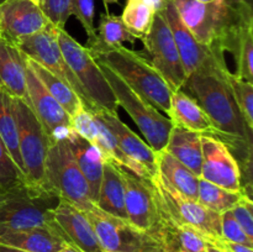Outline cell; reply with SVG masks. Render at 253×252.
I'll use <instances>...</instances> for the list:
<instances>
[{
  "label": "cell",
  "mask_w": 253,
  "mask_h": 252,
  "mask_svg": "<svg viewBox=\"0 0 253 252\" xmlns=\"http://www.w3.org/2000/svg\"><path fill=\"white\" fill-rule=\"evenodd\" d=\"M229 71L225 67H212L194 72L184 86L200 104L219 132V140L230 150H235L237 162L250 168L252 155V130L240 113L225 79Z\"/></svg>",
  "instance_id": "6da1fadb"
},
{
  "label": "cell",
  "mask_w": 253,
  "mask_h": 252,
  "mask_svg": "<svg viewBox=\"0 0 253 252\" xmlns=\"http://www.w3.org/2000/svg\"><path fill=\"white\" fill-rule=\"evenodd\" d=\"M93 57L113 69L131 89L157 110L169 115L173 90L142 52L121 46Z\"/></svg>",
  "instance_id": "7a4b0ae2"
},
{
  "label": "cell",
  "mask_w": 253,
  "mask_h": 252,
  "mask_svg": "<svg viewBox=\"0 0 253 252\" xmlns=\"http://www.w3.org/2000/svg\"><path fill=\"white\" fill-rule=\"evenodd\" d=\"M43 188L82 211H89L95 207L90 199L88 183L67 140L51 142L44 162Z\"/></svg>",
  "instance_id": "3957f363"
},
{
  "label": "cell",
  "mask_w": 253,
  "mask_h": 252,
  "mask_svg": "<svg viewBox=\"0 0 253 252\" xmlns=\"http://www.w3.org/2000/svg\"><path fill=\"white\" fill-rule=\"evenodd\" d=\"M58 43L67 64L76 76L88 100L89 111L106 110L118 113V100L90 52L76 41L66 29H58Z\"/></svg>",
  "instance_id": "277c9868"
},
{
  "label": "cell",
  "mask_w": 253,
  "mask_h": 252,
  "mask_svg": "<svg viewBox=\"0 0 253 252\" xmlns=\"http://www.w3.org/2000/svg\"><path fill=\"white\" fill-rule=\"evenodd\" d=\"M59 198L30 185L17 188L0 203V234L54 225L53 209Z\"/></svg>",
  "instance_id": "5b68a950"
},
{
  "label": "cell",
  "mask_w": 253,
  "mask_h": 252,
  "mask_svg": "<svg viewBox=\"0 0 253 252\" xmlns=\"http://www.w3.org/2000/svg\"><path fill=\"white\" fill-rule=\"evenodd\" d=\"M96 62L118 100L119 106H123L125 111H127L133 123L140 128L142 136H145L148 146L156 152L162 151L167 145L173 127L169 118L162 115L155 106L138 95L105 63L100 61Z\"/></svg>",
  "instance_id": "8992f818"
},
{
  "label": "cell",
  "mask_w": 253,
  "mask_h": 252,
  "mask_svg": "<svg viewBox=\"0 0 253 252\" xmlns=\"http://www.w3.org/2000/svg\"><path fill=\"white\" fill-rule=\"evenodd\" d=\"M158 211L179 226H187L199 232L208 244L221 239V216L208 209L198 200L189 199L168 188L157 175L151 177Z\"/></svg>",
  "instance_id": "52a82bcc"
},
{
  "label": "cell",
  "mask_w": 253,
  "mask_h": 252,
  "mask_svg": "<svg viewBox=\"0 0 253 252\" xmlns=\"http://www.w3.org/2000/svg\"><path fill=\"white\" fill-rule=\"evenodd\" d=\"M229 11L217 36L216 49L230 52L236 62V74L247 82L253 79V14L249 0H227Z\"/></svg>",
  "instance_id": "ba28073f"
},
{
  "label": "cell",
  "mask_w": 253,
  "mask_h": 252,
  "mask_svg": "<svg viewBox=\"0 0 253 252\" xmlns=\"http://www.w3.org/2000/svg\"><path fill=\"white\" fill-rule=\"evenodd\" d=\"M14 110L25 179L30 187L44 189V162L51 140L29 104L14 98Z\"/></svg>",
  "instance_id": "9c48e42d"
},
{
  "label": "cell",
  "mask_w": 253,
  "mask_h": 252,
  "mask_svg": "<svg viewBox=\"0 0 253 252\" xmlns=\"http://www.w3.org/2000/svg\"><path fill=\"white\" fill-rule=\"evenodd\" d=\"M85 212L103 252H162L160 242L127 220L114 216L99 208Z\"/></svg>",
  "instance_id": "30bf717a"
},
{
  "label": "cell",
  "mask_w": 253,
  "mask_h": 252,
  "mask_svg": "<svg viewBox=\"0 0 253 252\" xmlns=\"http://www.w3.org/2000/svg\"><path fill=\"white\" fill-rule=\"evenodd\" d=\"M150 63L165 78L173 91L180 90L187 82L179 52L163 11L153 17L150 32L142 40Z\"/></svg>",
  "instance_id": "8fae6325"
},
{
  "label": "cell",
  "mask_w": 253,
  "mask_h": 252,
  "mask_svg": "<svg viewBox=\"0 0 253 252\" xmlns=\"http://www.w3.org/2000/svg\"><path fill=\"white\" fill-rule=\"evenodd\" d=\"M16 46L25 56L31 58L36 63L41 64L43 68L62 79L67 85L71 86L83 101L84 108L89 110L88 100H86L76 76L67 64L61 47H59L58 27L49 22L41 31L20 40Z\"/></svg>",
  "instance_id": "7c38bea8"
},
{
  "label": "cell",
  "mask_w": 253,
  "mask_h": 252,
  "mask_svg": "<svg viewBox=\"0 0 253 252\" xmlns=\"http://www.w3.org/2000/svg\"><path fill=\"white\" fill-rule=\"evenodd\" d=\"M172 2L193 36L208 48L222 54L217 52L216 41L227 16V0L214 4H203L197 0H172Z\"/></svg>",
  "instance_id": "4fadbf2b"
},
{
  "label": "cell",
  "mask_w": 253,
  "mask_h": 252,
  "mask_svg": "<svg viewBox=\"0 0 253 252\" xmlns=\"http://www.w3.org/2000/svg\"><path fill=\"white\" fill-rule=\"evenodd\" d=\"M166 20H167L169 29L172 31L175 46L179 52L180 61L184 68L185 76L188 77L194 72L200 69L212 68V67H225V57L222 54L216 53L212 49L208 48L203 43H200L192 32L185 27L178 15L177 9L172 0H168L167 5L163 9Z\"/></svg>",
  "instance_id": "5bb4252c"
},
{
  "label": "cell",
  "mask_w": 253,
  "mask_h": 252,
  "mask_svg": "<svg viewBox=\"0 0 253 252\" xmlns=\"http://www.w3.org/2000/svg\"><path fill=\"white\" fill-rule=\"evenodd\" d=\"M120 169L125 182V210L127 221L153 236L160 222V211L152 182L148 178L133 174L124 167H120Z\"/></svg>",
  "instance_id": "9a60e30c"
},
{
  "label": "cell",
  "mask_w": 253,
  "mask_h": 252,
  "mask_svg": "<svg viewBox=\"0 0 253 252\" xmlns=\"http://www.w3.org/2000/svg\"><path fill=\"white\" fill-rule=\"evenodd\" d=\"M200 177L231 192H242L241 168L229 147L220 140L202 135Z\"/></svg>",
  "instance_id": "2e32d148"
},
{
  "label": "cell",
  "mask_w": 253,
  "mask_h": 252,
  "mask_svg": "<svg viewBox=\"0 0 253 252\" xmlns=\"http://www.w3.org/2000/svg\"><path fill=\"white\" fill-rule=\"evenodd\" d=\"M26 88L30 106L43 126L49 140H67L71 132V116L47 91L26 62Z\"/></svg>",
  "instance_id": "e0dca14e"
},
{
  "label": "cell",
  "mask_w": 253,
  "mask_h": 252,
  "mask_svg": "<svg viewBox=\"0 0 253 252\" xmlns=\"http://www.w3.org/2000/svg\"><path fill=\"white\" fill-rule=\"evenodd\" d=\"M48 24L40 5L30 0H5L0 4L1 36L12 43L41 31Z\"/></svg>",
  "instance_id": "ac0fdd59"
},
{
  "label": "cell",
  "mask_w": 253,
  "mask_h": 252,
  "mask_svg": "<svg viewBox=\"0 0 253 252\" xmlns=\"http://www.w3.org/2000/svg\"><path fill=\"white\" fill-rule=\"evenodd\" d=\"M53 219L69 245L83 252H103L85 212L59 199L53 209Z\"/></svg>",
  "instance_id": "d6986e66"
},
{
  "label": "cell",
  "mask_w": 253,
  "mask_h": 252,
  "mask_svg": "<svg viewBox=\"0 0 253 252\" xmlns=\"http://www.w3.org/2000/svg\"><path fill=\"white\" fill-rule=\"evenodd\" d=\"M114 135L121 151L135 163L145 168L151 175L156 169V151L148 146L136 132H133L125 123L120 120L118 113L106 110L94 111Z\"/></svg>",
  "instance_id": "ffe728a7"
},
{
  "label": "cell",
  "mask_w": 253,
  "mask_h": 252,
  "mask_svg": "<svg viewBox=\"0 0 253 252\" xmlns=\"http://www.w3.org/2000/svg\"><path fill=\"white\" fill-rule=\"evenodd\" d=\"M0 90L30 105L26 88V56L12 42L0 37Z\"/></svg>",
  "instance_id": "44dd1931"
},
{
  "label": "cell",
  "mask_w": 253,
  "mask_h": 252,
  "mask_svg": "<svg viewBox=\"0 0 253 252\" xmlns=\"http://www.w3.org/2000/svg\"><path fill=\"white\" fill-rule=\"evenodd\" d=\"M173 126L187 128L200 135L219 140V132L200 104L193 96L180 90L173 91L170 98V111L168 115Z\"/></svg>",
  "instance_id": "7402d4cb"
},
{
  "label": "cell",
  "mask_w": 253,
  "mask_h": 252,
  "mask_svg": "<svg viewBox=\"0 0 253 252\" xmlns=\"http://www.w3.org/2000/svg\"><path fill=\"white\" fill-rule=\"evenodd\" d=\"M0 244L30 252H58L69 245L56 221L52 226L2 232L0 234Z\"/></svg>",
  "instance_id": "603a6c76"
},
{
  "label": "cell",
  "mask_w": 253,
  "mask_h": 252,
  "mask_svg": "<svg viewBox=\"0 0 253 252\" xmlns=\"http://www.w3.org/2000/svg\"><path fill=\"white\" fill-rule=\"evenodd\" d=\"M67 141H68L69 147H71L79 169L83 173L84 178L88 183L90 199L95 205L101 178H103L105 158L95 145L82 138L73 130H71L69 132Z\"/></svg>",
  "instance_id": "cb8c5ba5"
},
{
  "label": "cell",
  "mask_w": 253,
  "mask_h": 252,
  "mask_svg": "<svg viewBox=\"0 0 253 252\" xmlns=\"http://www.w3.org/2000/svg\"><path fill=\"white\" fill-rule=\"evenodd\" d=\"M155 174L174 192L189 199L198 200L199 177L166 150L156 152Z\"/></svg>",
  "instance_id": "d4e9b609"
},
{
  "label": "cell",
  "mask_w": 253,
  "mask_h": 252,
  "mask_svg": "<svg viewBox=\"0 0 253 252\" xmlns=\"http://www.w3.org/2000/svg\"><path fill=\"white\" fill-rule=\"evenodd\" d=\"M153 236L160 242L162 252H207L208 242L199 232L179 226L161 214Z\"/></svg>",
  "instance_id": "484cf974"
},
{
  "label": "cell",
  "mask_w": 253,
  "mask_h": 252,
  "mask_svg": "<svg viewBox=\"0 0 253 252\" xmlns=\"http://www.w3.org/2000/svg\"><path fill=\"white\" fill-rule=\"evenodd\" d=\"M138 40L140 39L125 26L120 16L106 12L100 15L98 29H95V35L93 39L88 40L84 47L90 52L91 56H94L110 49L119 48L125 42L135 44Z\"/></svg>",
  "instance_id": "4316f807"
},
{
  "label": "cell",
  "mask_w": 253,
  "mask_h": 252,
  "mask_svg": "<svg viewBox=\"0 0 253 252\" xmlns=\"http://www.w3.org/2000/svg\"><path fill=\"white\" fill-rule=\"evenodd\" d=\"M95 207L114 216L127 220L125 210V182L120 166L105 161Z\"/></svg>",
  "instance_id": "83f0119b"
},
{
  "label": "cell",
  "mask_w": 253,
  "mask_h": 252,
  "mask_svg": "<svg viewBox=\"0 0 253 252\" xmlns=\"http://www.w3.org/2000/svg\"><path fill=\"white\" fill-rule=\"evenodd\" d=\"M163 150L200 177L203 165L202 135L187 128L173 126Z\"/></svg>",
  "instance_id": "f1b7e54d"
},
{
  "label": "cell",
  "mask_w": 253,
  "mask_h": 252,
  "mask_svg": "<svg viewBox=\"0 0 253 252\" xmlns=\"http://www.w3.org/2000/svg\"><path fill=\"white\" fill-rule=\"evenodd\" d=\"M26 62L30 66V68L34 71L35 74H36L37 78L40 79V82H41V83L43 84L44 88L47 89V91L56 99L57 103L67 111V114H68L69 116L74 115L77 111H79L82 108H84L83 101H82L81 98L77 95L76 91H74L71 86L67 85L62 79H59L58 77L52 74L51 72H48L46 68H43L41 64L36 63V62L32 61V59L29 58L27 56Z\"/></svg>",
  "instance_id": "f546056e"
},
{
  "label": "cell",
  "mask_w": 253,
  "mask_h": 252,
  "mask_svg": "<svg viewBox=\"0 0 253 252\" xmlns=\"http://www.w3.org/2000/svg\"><path fill=\"white\" fill-rule=\"evenodd\" d=\"M0 137L15 165L24 173L19 148V130L14 110V98L2 90H0Z\"/></svg>",
  "instance_id": "4dcf8cb0"
},
{
  "label": "cell",
  "mask_w": 253,
  "mask_h": 252,
  "mask_svg": "<svg viewBox=\"0 0 253 252\" xmlns=\"http://www.w3.org/2000/svg\"><path fill=\"white\" fill-rule=\"evenodd\" d=\"M245 193H246L245 190L231 192V190L224 189L214 183L208 182L203 178H199L198 202L208 209L219 212V214L226 211V210H231L240 202Z\"/></svg>",
  "instance_id": "1f68e13d"
},
{
  "label": "cell",
  "mask_w": 253,
  "mask_h": 252,
  "mask_svg": "<svg viewBox=\"0 0 253 252\" xmlns=\"http://www.w3.org/2000/svg\"><path fill=\"white\" fill-rule=\"evenodd\" d=\"M156 11L143 0H127L121 20L133 35L142 41L150 32Z\"/></svg>",
  "instance_id": "d6a6232c"
},
{
  "label": "cell",
  "mask_w": 253,
  "mask_h": 252,
  "mask_svg": "<svg viewBox=\"0 0 253 252\" xmlns=\"http://www.w3.org/2000/svg\"><path fill=\"white\" fill-rule=\"evenodd\" d=\"M225 79L249 128H253V84L227 71Z\"/></svg>",
  "instance_id": "836d02e7"
},
{
  "label": "cell",
  "mask_w": 253,
  "mask_h": 252,
  "mask_svg": "<svg viewBox=\"0 0 253 252\" xmlns=\"http://www.w3.org/2000/svg\"><path fill=\"white\" fill-rule=\"evenodd\" d=\"M27 184L25 175L12 161L0 137V192L9 193Z\"/></svg>",
  "instance_id": "e575fe53"
},
{
  "label": "cell",
  "mask_w": 253,
  "mask_h": 252,
  "mask_svg": "<svg viewBox=\"0 0 253 252\" xmlns=\"http://www.w3.org/2000/svg\"><path fill=\"white\" fill-rule=\"evenodd\" d=\"M71 128L82 138L95 145L99 135L98 120L94 114L86 110L85 108H82L71 116Z\"/></svg>",
  "instance_id": "d590c367"
},
{
  "label": "cell",
  "mask_w": 253,
  "mask_h": 252,
  "mask_svg": "<svg viewBox=\"0 0 253 252\" xmlns=\"http://www.w3.org/2000/svg\"><path fill=\"white\" fill-rule=\"evenodd\" d=\"M40 7L49 22L58 29H64L72 16L71 0H40Z\"/></svg>",
  "instance_id": "8d00e7d4"
},
{
  "label": "cell",
  "mask_w": 253,
  "mask_h": 252,
  "mask_svg": "<svg viewBox=\"0 0 253 252\" xmlns=\"http://www.w3.org/2000/svg\"><path fill=\"white\" fill-rule=\"evenodd\" d=\"M220 216H221V239L236 242V244L246 245L250 247L253 246V239H251L240 226V224L232 215L231 210L221 212Z\"/></svg>",
  "instance_id": "74e56055"
},
{
  "label": "cell",
  "mask_w": 253,
  "mask_h": 252,
  "mask_svg": "<svg viewBox=\"0 0 253 252\" xmlns=\"http://www.w3.org/2000/svg\"><path fill=\"white\" fill-rule=\"evenodd\" d=\"M72 15L78 19L82 26L85 30L88 35V40L93 39L95 35V27H94V0H71Z\"/></svg>",
  "instance_id": "f35d334b"
},
{
  "label": "cell",
  "mask_w": 253,
  "mask_h": 252,
  "mask_svg": "<svg viewBox=\"0 0 253 252\" xmlns=\"http://www.w3.org/2000/svg\"><path fill=\"white\" fill-rule=\"evenodd\" d=\"M231 212L244 231L253 239V203L247 193L242 195L240 202L231 209Z\"/></svg>",
  "instance_id": "ab89813d"
},
{
  "label": "cell",
  "mask_w": 253,
  "mask_h": 252,
  "mask_svg": "<svg viewBox=\"0 0 253 252\" xmlns=\"http://www.w3.org/2000/svg\"><path fill=\"white\" fill-rule=\"evenodd\" d=\"M210 245L219 249L221 252H253L252 247L242 244H236V242L227 241L225 239H216L210 242Z\"/></svg>",
  "instance_id": "60d3db41"
},
{
  "label": "cell",
  "mask_w": 253,
  "mask_h": 252,
  "mask_svg": "<svg viewBox=\"0 0 253 252\" xmlns=\"http://www.w3.org/2000/svg\"><path fill=\"white\" fill-rule=\"evenodd\" d=\"M143 1H145L146 4L150 5L156 12H158L163 11V9H165L166 5H167L168 0H143Z\"/></svg>",
  "instance_id": "b9f144b4"
},
{
  "label": "cell",
  "mask_w": 253,
  "mask_h": 252,
  "mask_svg": "<svg viewBox=\"0 0 253 252\" xmlns=\"http://www.w3.org/2000/svg\"><path fill=\"white\" fill-rule=\"evenodd\" d=\"M0 252H30V251H25V250L16 249V247L6 246V245L0 244Z\"/></svg>",
  "instance_id": "7bdbcfd3"
},
{
  "label": "cell",
  "mask_w": 253,
  "mask_h": 252,
  "mask_svg": "<svg viewBox=\"0 0 253 252\" xmlns=\"http://www.w3.org/2000/svg\"><path fill=\"white\" fill-rule=\"evenodd\" d=\"M58 252H83L78 249V247L73 246V245H67L66 247H63L62 250H59Z\"/></svg>",
  "instance_id": "ee69618b"
},
{
  "label": "cell",
  "mask_w": 253,
  "mask_h": 252,
  "mask_svg": "<svg viewBox=\"0 0 253 252\" xmlns=\"http://www.w3.org/2000/svg\"><path fill=\"white\" fill-rule=\"evenodd\" d=\"M207 252H221V251H220L219 249H216V247H215V246H212V245L208 244V246H207Z\"/></svg>",
  "instance_id": "f6af8a7d"
},
{
  "label": "cell",
  "mask_w": 253,
  "mask_h": 252,
  "mask_svg": "<svg viewBox=\"0 0 253 252\" xmlns=\"http://www.w3.org/2000/svg\"><path fill=\"white\" fill-rule=\"evenodd\" d=\"M103 2L106 9H108L109 4H119V0H103Z\"/></svg>",
  "instance_id": "bcb514c9"
},
{
  "label": "cell",
  "mask_w": 253,
  "mask_h": 252,
  "mask_svg": "<svg viewBox=\"0 0 253 252\" xmlns=\"http://www.w3.org/2000/svg\"><path fill=\"white\" fill-rule=\"evenodd\" d=\"M197 1L203 2V4H214V2H220L221 0H197Z\"/></svg>",
  "instance_id": "7dc6e473"
},
{
  "label": "cell",
  "mask_w": 253,
  "mask_h": 252,
  "mask_svg": "<svg viewBox=\"0 0 253 252\" xmlns=\"http://www.w3.org/2000/svg\"><path fill=\"white\" fill-rule=\"evenodd\" d=\"M7 193H4V192H0V203L2 202V200L5 199V197H6Z\"/></svg>",
  "instance_id": "c3c4849f"
},
{
  "label": "cell",
  "mask_w": 253,
  "mask_h": 252,
  "mask_svg": "<svg viewBox=\"0 0 253 252\" xmlns=\"http://www.w3.org/2000/svg\"><path fill=\"white\" fill-rule=\"evenodd\" d=\"M30 1L35 2V4H36V5H40V0H30Z\"/></svg>",
  "instance_id": "681fc988"
},
{
  "label": "cell",
  "mask_w": 253,
  "mask_h": 252,
  "mask_svg": "<svg viewBox=\"0 0 253 252\" xmlns=\"http://www.w3.org/2000/svg\"><path fill=\"white\" fill-rule=\"evenodd\" d=\"M5 1V0H0V4H1V2H4Z\"/></svg>",
  "instance_id": "f907efd6"
},
{
  "label": "cell",
  "mask_w": 253,
  "mask_h": 252,
  "mask_svg": "<svg viewBox=\"0 0 253 252\" xmlns=\"http://www.w3.org/2000/svg\"><path fill=\"white\" fill-rule=\"evenodd\" d=\"M0 37H1V30H0Z\"/></svg>",
  "instance_id": "816d5d0a"
}]
</instances>
